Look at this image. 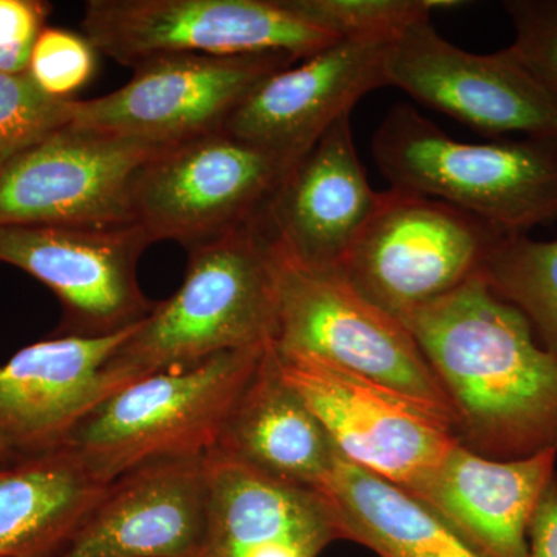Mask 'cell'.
<instances>
[{"mask_svg": "<svg viewBox=\"0 0 557 557\" xmlns=\"http://www.w3.org/2000/svg\"><path fill=\"white\" fill-rule=\"evenodd\" d=\"M401 322L449 399L460 445L494 460L557 449V359L482 274Z\"/></svg>", "mask_w": 557, "mask_h": 557, "instance_id": "obj_1", "label": "cell"}, {"mask_svg": "<svg viewBox=\"0 0 557 557\" xmlns=\"http://www.w3.org/2000/svg\"><path fill=\"white\" fill-rule=\"evenodd\" d=\"M188 252L177 292L106 362L110 394L152 373L273 343L277 252L259 220Z\"/></svg>", "mask_w": 557, "mask_h": 557, "instance_id": "obj_2", "label": "cell"}, {"mask_svg": "<svg viewBox=\"0 0 557 557\" xmlns=\"http://www.w3.org/2000/svg\"><path fill=\"white\" fill-rule=\"evenodd\" d=\"M391 188L446 201L502 236L557 222V141H458L412 106L395 104L372 138Z\"/></svg>", "mask_w": 557, "mask_h": 557, "instance_id": "obj_3", "label": "cell"}, {"mask_svg": "<svg viewBox=\"0 0 557 557\" xmlns=\"http://www.w3.org/2000/svg\"><path fill=\"white\" fill-rule=\"evenodd\" d=\"M269 346L226 351L121 387L81 421L64 448L102 483L149 461L207 456Z\"/></svg>", "mask_w": 557, "mask_h": 557, "instance_id": "obj_4", "label": "cell"}, {"mask_svg": "<svg viewBox=\"0 0 557 557\" xmlns=\"http://www.w3.org/2000/svg\"><path fill=\"white\" fill-rule=\"evenodd\" d=\"M276 332L285 357L317 359L357 373L448 417L437 376L399 319L366 299L338 269H313L277 251Z\"/></svg>", "mask_w": 557, "mask_h": 557, "instance_id": "obj_5", "label": "cell"}, {"mask_svg": "<svg viewBox=\"0 0 557 557\" xmlns=\"http://www.w3.org/2000/svg\"><path fill=\"white\" fill-rule=\"evenodd\" d=\"M81 28L98 53L132 70L175 54L302 61L339 40L289 0H89Z\"/></svg>", "mask_w": 557, "mask_h": 557, "instance_id": "obj_6", "label": "cell"}, {"mask_svg": "<svg viewBox=\"0 0 557 557\" xmlns=\"http://www.w3.org/2000/svg\"><path fill=\"white\" fill-rule=\"evenodd\" d=\"M502 234L446 201L391 188L339 265L381 310L403 321L482 274Z\"/></svg>", "mask_w": 557, "mask_h": 557, "instance_id": "obj_7", "label": "cell"}, {"mask_svg": "<svg viewBox=\"0 0 557 557\" xmlns=\"http://www.w3.org/2000/svg\"><path fill=\"white\" fill-rule=\"evenodd\" d=\"M288 171L226 131L168 146L132 180L134 223L152 244L177 242L189 251L258 222Z\"/></svg>", "mask_w": 557, "mask_h": 557, "instance_id": "obj_8", "label": "cell"}, {"mask_svg": "<svg viewBox=\"0 0 557 557\" xmlns=\"http://www.w3.org/2000/svg\"><path fill=\"white\" fill-rule=\"evenodd\" d=\"M277 357L339 456L408 493L460 443L448 417L394 388L317 359Z\"/></svg>", "mask_w": 557, "mask_h": 557, "instance_id": "obj_9", "label": "cell"}, {"mask_svg": "<svg viewBox=\"0 0 557 557\" xmlns=\"http://www.w3.org/2000/svg\"><path fill=\"white\" fill-rule=\"evenodd\" d=\"M296 62L282 53L157 58L134 69L119 90L78 101L72 126L161 148L180 145L225 129L259 84Z\"/></svg>", "mask_w": 557, "mask_h": 557, "instance_id": "obj_10", "label": "cell"}, {"mask_svg": "<svg viewBox=\"0 0 557 557\" xmlns=\"http://www.w3.org/2000/svg\"><path fill=\"white\" fill-rule=\"evenodd\" d=\"M161 149L69 124L0 168V226L135 225L132 180Z\"/></svg>", "mask_w": 557, "mask_h": 557, "instance_id": "obj_11", "label": "cell"}, {"mask_svg": "<svg viewBox=\"0 0 557 557\" xmlns=\"http://www.w3.org/2000/svg\"><path fill=\"white\" fill-rule=\"evenodd\" d=\"M152 245L138 225L0 226V262L27 271L58 296L60 327L51 336L101 338L145 321L137 267Z\"/></svg>", "mask_w": 557, "mask_h": 557, "instance_id": "obj_12", "label": "cell"}, {"mask_svg": "<svg viewBox=\"0 0 557 557\" xmlns=\"http://www.w3.org/2000/svg\"><path fill=\"white\" fill-rule=\"evenodd\" d=\"M387 83L482 134L557 141V102L511 46L472 53L417 22L392 42Z\"/></svg>", "mask_w": 557, "mask_h": 557, "instance_id": "obj_13", "label": "cell"}, {"mask_svg": "<svg viewBox=\"0 0 557 557\" xmlns=\"http://www.w3.org/2000/svg\"><path fill=\"white\" fill-rule=\"evenodd\" d=\"M395 38L339 39L274 73L231 115L225 129L292 170L370 91L387 87Z\"/></svg>", "mask_w": 557, "mask_h": 557, "instance_id": "obj_14", "label": "cell"}, {"mask_svg": "<svg viewBox=\"0 0 557 557\" xmlns=\"http://www.w3.org/2000/svg\"><path fill=\"white\" fill-rule=\"evenodd\" d=\"M379 201L346 115L284 175L259 222L284 258L339 269Z\"/></svg>", "mask_w": 557, "mask_h": 557, "instance_id": "obj_15", "label": "cell"}, {"mask_svg": "<svg viewBox=\"0 0 557 557\" xmlns=\"http://www.w3.org/2000/svg\"><path fill=\"white\" fill-rule=\"evenodd\" d=\"M209 505L208 454L124 472L58 557H196Z\"/></svg>", "mask_w": 557, "mask_h": 557, "instance_id": "obj_16", "label": "cell"}, {"mask_svg": "<svg viewBox=\"0 0 557 557\" xmlns=\"http://www.w3.org/2000/svg\"><path fill=\"white\" fill-rule=\"evenodd\" d=\"M137 327L101 338L51 336L0 366V443L10 463L64 448L109 397L102 369Z\"/></svg>", "mask_w": 557, "mask_h": 557, "instance_id": "obj_17", "label": "cell"}, {"mask_svg": "<svg viewBox=\"0 0 557 557\" xmlns=\"http://www.w3.org/2000/svg\"><path fill=\"white\" fill-rule=\"evenodd\" d=\"M209 505L196 557H318L343 541L324 494L288 485L211 450Z\"/></svg>", "mask_w": 557, "mask_h": 557, "instance_id": "obj_18", "label": "cell"}, {"mask_svg": "<svg viewBox=\"0 0 557 557\" xmlns=\"http://www.w3.org/2000/svg\"><path fill=\"white\" fill-rule=\"evenodd\" d=\"M557 449L494 460L457 443L412 491L483 557H530L528 528L555 478Z\"/></svg>", "mask_w": 557, "mask_h": 557, "instance_id": "obj_19", "label": "cell"}, {"mask_svg": "<svg viewBox=\"0 0 557 557\" xmlns=\"http://www.w3.org/2000/svg\"><path fill=\"white\" fill-rule=\"evenodd\" d=\"M212 450L277 482L319 493L339 456L324 424L282 375L273 344L260 357Z\"/></svg>", "mask_w": 557, "mask_h": 557, "instance_id": "obj_20", "label": "cell"}, {"mask_svg": "<svg viewBox=\"0 0 557 557\" xmlns=\"http://www.w3.org/2000/svg\"><path fill=\"white\" fill-rule=\"evenodd\" d=\"M62 448L0 465V557H58L106 486Z\"/></svg>", "mask_w": 557, "mask_h": 557, "instance_id": "obj_21", "label": "cell"}, {"mask_svg": "<svg viewBox=\"0 0 557 557\" xmlns=\"http://www.w3.org/2000/svg\"><path fill=\"white\" fill-rule=\"evenodd\" d=\"M321 493L335 508L343 541L376 557H483L426 504L341 456Z\"/></svg>", "mask_w": 557, "mask_h": 557, "instance_id": "obj_22", "label": "cell"}, {"mask_svg": "<svg viewBox=\"0 0 557 557\" xmlns=\"http://www.w3.org/2000/svg\"><path fill=\"white\" fill-rule=\"evenodd\" d=\"M482 276L528 319L539 344L557 359V239L502 236L487 255Z\"/></svg>", "mask_w": 557, "mask_h": 557, "instance_id": "obj_23", "label": "cell"}, {"mask_svg": "<svg viewBox=\"0 0 557 557\" xmlns=\"http://www.w3.org/2000/svg\"><path fill=\"white\" fill-rule=\"evenodd\" d=\"M311 24L339 39L398 38L437 10L461 5L457 0H289Z\"/></svg>", "mask_w": 557, "mask_h": 557, "instance_id": "obj_24", "label": "cell"}, {"mask_svg": "<svg viewBox=\"0 0 557 557\" xmlns=\"http://www.w3.org/2000/svg\"><path fill=\"white\" fill-rule=\"evenodd\" d=\"M78 100H54L28 73H0V168L40 139L72 124Z\"/></svg>", "mask_w": 557, "mask_h": 557, "instance_id": "obj_25", "label": "cell"}, {"mask_svg": "<svg viewBox=\"0 0 557 557\" xmlns=\"http://www.w3.org/2000/svg\"><path fill=\"white\" fill-rule=\"evenodd\" d=\"M98 51L83 33L44 28L33 47L28 76L54 100H75L73 95L94 78Z\"/></svg>", "mask_w": 557, "mask_h": 557, "instance_id": "obj_26", "label": "cell"}, {"mask_svg": "<svg viewBox=\"0 0 557 557\" xmlns=\"http://www.w3.org/2000/svg\"><path fill=\"white\" fill-rule=\"evenodd\" d=\"M515 27L512 49L557 102V0L504 2Z\"/></svg>", "mask_w": 557, "mask_h": 557, "instance_id": "obj_27", "label": "cell"}, {"mask_svg": "<svg viewBox=\"0 0 557 557\" xmlns=\"http://www.w3.org/2000/svg\"><path fill=\"white\" fill-rule=\"evenodd\" d=\"M50 10V3L40 0H0V73H27Z\"/></svg>", "mask_w": 557, "mask_h": 557, "instance_id": "obj_28", "label": "cell"}, {"mask_svg": "<svg viewBox=\"0 0 557 557\" xmlns=\"http://www.w3.org/2000/svg\"><path fill=\"white\" fill-rule=\"evenodd\" d=\"M530 557H557V475L545 487L528 528Z\"/></svg>", "mask_w": 557, "mask_h": 557, "instance_id": "obj_29", "label": "cell"}, {"mask_svg": "<svg viewBox=\"0 0 557 557\" xmlns=\"http://www.w3.org/2000/svg\"><path fill=\"white\" fill-rule=\"evenodd\" d=\"M10 463L9 454H7L5 448H3L2 443H0V465Z\"/></svg>", "mask_w": 557, "mask_h": 557, "instance_id": "obj_30", "label": "cell"}]
</instances>
